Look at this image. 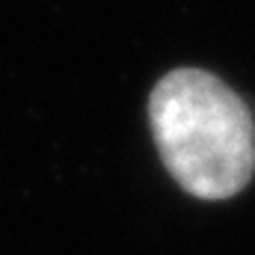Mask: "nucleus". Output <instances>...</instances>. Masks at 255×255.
Returning <instances> with one entry per match:
<instances>
[{
    "label": "nucleus",
    "mask_w": 255,
    "mask_h": 255,
    "mask_svg": "<svg viewBox=\"0 0 255 255\" xmlns=\"http://www.w3.org/2000/svg\"><path fill=\"white\" fill-rule=\"evenodd\" d=\"M148 125L169 175L196 199H229L255 172V122L214 74L175 68L148 95Z\"/></svg>",
    "instance_id": "obj_1"
}]
</instances>
